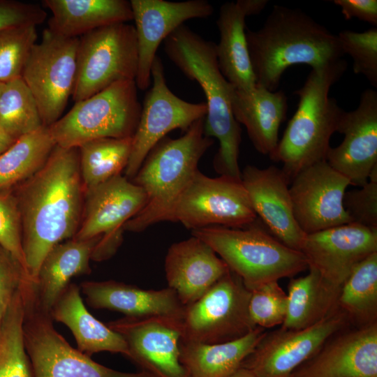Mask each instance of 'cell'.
Wrapping results in <instances>:
<instances>
[{
	"label": "cell",
	"mask_w": 377,
	"mask_h": 377,
	"mask_svg": "<svg viewBox=\"0 0 377 377\" xmlns=\"http://www.w3.org/2000/svg\"><path fill=\"white\" fill-rule=\"evenodd\" d=\"M278 281L268 282L251 291L249 313L256 327L268 330L281 325L286 318L287 293Z\"/></svg>",
	"instance_id": "39"
},
{
	"label": "cell",
	"mask_w": 377,
	"mask_h": 377,
	"mask_svg": "<svg viewBox=\"0 0 377 377\" xmlns=\"http://www.w3.org/2000/svg\"><path fill=\"white\" fill-rule=\"evenodd\" d=\"M267 330L257 327L237 340L214 344L182 339L180 360L187 377H227L241 366Z\"/></svg>",
	"instance_id": "30"
},
{
	"label": "cell",
	"mask_w": 377,
	"mask_h": 377,
	"mask_svg": "<svg viewBox=\"0 0 377 377\" xmlns=\"http://www.w3.org/2000/svg\"><path fill=\"white\" fill-rule=\"evenodd\" d=\"M300 251L308 269L341 288L360 262L377 252V229L350 222L306 234Z\"/></svg>",
	"instance_id": "18"
},
{
	"label": "cell",
	"mask_w": 377,
	"mask_h": 377,
	"mask_svg": "<svg viewBox=\"0 0 377 377\" xmlns=\"http://www.w3.org/2000/svg\"><path fill=\"white\" fill-rule=\"evenodd\" d=\"M51 318L66 325L72 332L80 352L85 355L108 351L128 355L124 338L95 318L86 309L80 286L70 283L50 312Z\"/></svg>",
	"instance_id": "29"
},
{
	"label": "cell",
	"mask_w": 377,
	"mask_h": 377,
	"mask_svg": "<svg viewBox=\"0 0 377 377\" xmlns=\"http://www.w3.org/2000/svg\"><path fill=\"white\" fill-rule=\"evenodd\" d=\"M241 179L254 212L268 232L287 246L300 251L306 234L295 219L290 181L282 169L248 165L242 172Z\"/></svg>",
	"instance_id": "22"
},
{
	"label": "cell",
	"mask_w": 377,
	"mask_h": 377,
	"mask_svg": "<svg viewBox=\"0 0 377 377\" xmlns=\"http://www.w3.org/2000/svg\"><path fill=\"white\" fill-rule=\"evenodd\" d=\"M13 191L20 213L27 272L34 283L50 250L74 238L80 226L84 189L78 147L56 145L44 165Z\"/></svg>",
	"instance_id": "1"
},
{
	"label": "cell",
	"mask_w": 377,
	"mask_h": 377,
	"mask_svg": "<svg viewBox=\"0 0 377 377\" xmlns=\"http://www.w3.org/2000/svg\"><path fill=\"white\" fill-rule=\"evenodd\" d=\"M42 3L52 13L47 28L68 38L133 20L131 2L126 0H44Z\"/></svg>",
	"instance_id": "28"
},
{
	"label": "cell",
	"mask_w": 377,
	"mask_h": 377,
	"mask_svg": "<svg viewBox=\"0 0 377 377\" xmlns=\"http://www.w3.org/2000/svg\"><path fill=\"white\" fill-rule=\"evenodd\" d=\"M15 140V139L0 132V154L8 149Z\"/></svg>",
	"instance_id": "46"
},
{
	"label": "cell",
	"mask_w": 377,
	"mask_h": 377,
	"mask_svg": "<svg viewBox=\"0 0 377 377\" xmlns=\"http://www.w3.org/2000/svg\"><path fill=\"white\" fill-rule=\"evenodd\" d=\"M290 278L288 287L286 318L280 327L299 330L320 322L337 309L341 288L325 281L318 272Z\"/></svg>",
	"instance_id": "31"
},
{
	"label": "cell",
	"mask_w": 377,
	"mask_h": 377,
	"mask_svg": "<svg viewBox=\"0 0 377 377\" xmlns=\"http://www.w3.org/2000/svg\"><path fill=\"white\" fill-rule=\"evenodd\" d=\"M132 137L104 138L78 147L80 170L84 192L120 175L128 165Z\"/></svg>",
	"instance_id": "35"
},
{
	"label": "cell",
	"mask_w": 377,
	"mask_h": 377,
	"mask_svg": "<svg viewBox=\"0 0 377 377\" xmlns=\"http://www.w3.org/2000/svg\"><path fill=\"white\" fill-rule=\"evenodd\" d=\"M130 2L138 50L135 82L138 89L145 90L151 82V67L160 44L185 21L211 16L214 7L206 0H131Z\"/></svg>",
	"instance_id": "19"
},
{
	"label": "cell",
	"mask_w": 377,
	"mask_h": 377,
	"mask_svg": "<svg viewBox=\"0 0 377 377\" xmlns=\"http://www.w3.org/2000/svg\"><path fill=\"white\" fill-rule=\"evenodd\" d=\"M52 320L38 306L32 290L28 297L23 333L33 377H155L144 371L126 373L98 364L73 348L54 329Z\"/></svg>",
	"instance_id": "11"
},
{
	"label": "cell",
	"mask_w": 377,
	"mask_h": 377,
	"mask_svg": "<svg viewBox=\"0 0 377 377\" xmlns=\"http://www.w3.org/2000/svg\"><path fill=\"white\" fill-rule=\"evenodd\" d=\"M333 3L341 8L346 20L357 18L377 26L376 0H334Z\"/></svg>",
	"instance_id": "44"
},
{
	"label": "cell",
	"mask_w": 377,
	"mask_h": 377,
	"mask_svg": "<svg viewBox=\"0 0 377 377\" xmlns=\"http://www.w3.org/2000/svg\"><path fill=\"white\" fill-rule=\"evenodd\" d=\"M343 204L351 223L377 229V167L360 188L346 192Z\"/></svg>",
	"instance_id": "41"
},
{
	"label": "cell",
	"mask_w": 377,
	"mask_h": 377,
	"mask_svg": "<svg viewBox=\"0 0 377 377\" xmlns=\"http://www.w3.org/2000/svg\"><path fill=\"white\" fill-rule=\"evenodd\" d=\"M347 66L342 58L313 68L304 85L294 92L299 97L297 110L270 157L283 164L281 169L290 182L302 170L326 161L331 137L345 112L329 92Z\"/></svg>",
	"instance_id": "4"
},
{
	"label": "cell",
	"mask_w": 377,
	"mask_h": 377,
	"mask_svg": "<svg viewBox=\"0 0 377 377\" xmlns=\"http://www.w3.org/2000/svg\"><path fill=\"white\" fill-rule=\"evenodd\" d=\"M28 280L20 265L0 246V327L15 295Z\"/></svg>",
	"instance_id": "42"
},
{
	"label": "cell",
	"mask_w": 377,
	"mask_h": 377,
	"mask_svg": "<svg viewBox=\"0 0 377 377\" xmlns=\"http://www.w3.org/2000/svg\"><path fill=\"white\" fill-rule=\"evenodd\" d=\"M135 80L119 82L82 101L49 126L56 145L79 147L89 141L133 137L142 105Z\"/></svg>",
	"instance_id": "7"
},
{
	"label": "cell",
	"mask_w": 377,
	"mask_h": 377,
	"mask_svg": "<svg viewBox=\"0 0 377 377\" xmlns=\"http://www.w3.org/2000/svg\"><path fill=\"white\" fill-rule=\"evenodd\" d=\"M31 288L26 281L17 291L0 327V377H33L23 333Z\"/></svg>",
	"instance_id": "34"
},
{
	"label": "cell",
	"mask_w": 377,
	"mask_h": 377,
	"mask_svg": "<svg viewBox=\"0 0 377 377\" xmlns=\"http://www.w3.org/2000/svg\"><path fill=\"white\" fill-rule=\"evenodd\" d=\"M101 237L71 239L53 246L44 258L34 283L36 302L48 313L72 277L89 274V260Z\"/></svg>",
	"instance_id": "26"
},
{
	"label": "cell",
	"mask_w": 377,
	"mask_h": 377,
	"mask_svg": "<svg viewBox=\"0 0 377 377\" xmlns=\"http://www.w3.org/2000/svg\"><path fill=\"white\" fill-rule=\"evenodd\" d=\"M257 219L242 179L209 177L199 170L178 199L172 221L188 229L244 228Z\"/></svg>",
	"instance_id": "12"
},
{
	"label": "cell",
	"mask_w": 377,
	"mask_h": 377,
	"mask_svg": "<svg viewBox=\"0 0 377 377\" xmlns=\"http://www.w3.org/2000/svg\"><path fill=\"white\" fill-rule=\"evenodd\" d=\"M138 50L133 25L118 23L79 38L77 77L72 95L77 102L119 82L135 80Z\"/></svg>",
	"instance_id": "8"
},
{
	"label": "cell",
	"mask_w": 377,
	"mask_h": 377,
	"mask_svg": "<svg viewBox=\"0 0 377 377\" xmlns=\"http://www.w3.org/2000/svg\"><path fill=\"white\" fill-rule=\"evenodd\" d=\"M0 246L20 265L27 274L22 247L20 213L13 191L0 192Z\"/></svg>",
	"instance_id": "40"
},
{
	"label": "cell",
	"mask_w": 377,
	"mask_h": 377,
	"mask_svg": "<svg viewBox=\"0 0 377 377\" xmlns=\"http://www.w3.org/2000/svg\"><path fill=\"white\" fill-rule=\"evenodd\" d=\"M227 377H258L249 369L240 367L238 369Z\"/></svg>",
	"instance_id": "47"
},
{
	"label": "cell",
	"mask_w": 377,
	"mask_h": 377,
	"mask_svg": "<svg viewBox=\"0 0 377 377\" xmlns=\"http://www.w3.org/2000/svg\"><path fill=\"white\" fill-rule=\"evenodd\" d=\"M3 85H4V84L0 83V94H1V91L3 89Z\"/></svg>",
	"instance_id": "48"
},
{
	"label": "cell",
	"mask_w": 377,
	"mask_h": 377,
	"mask_svg": "<svg viewBox=\"0 0 377 377\" xmlns=\"http://www.w3.org/2000/svg\"><path fill=\"white\" fill-rule=\"evenodd\" d=\"M349 326L347 315L339 309L304 329L267 331L241 367L258 377H290L330 337Z\"/></svg>",
	"instance_id": "15"
},
{
	"label": "cell",
	"mask_w": 377,
	"mask_h": 377,
	"mask_svg": "<svg viewBox=\"0 0 377 377\" xmlns=\"http://www.w3.org/2000/svg\"><path fill=\"white\" fill-rule=\"evenodd\" d=\"M192 235L206 242L250 291L308 269L300 251L253 224L244 228L209 226L193 230Z\"/></svg>",
	"instance_id": "6"
},
{
	"label": "cell",
	"mask_w": 377,
	"mask_h": 377,
	"mask_svg": "<svg viewBox=\"0 0 377 377\" xmlns=\"http://www.w3.org/2000/svg\"><path fill=\"white\" fill-rule=\"evenodd\" d=\"M338 305L354 327L377 323V252L353 269L341 287Z\"/></svg>",
	"instance_id": "33"
},
{
	"label": "cell",
	"mask_w": 377,
	"mask_h": 377,
	"mask_svg": "<svg viewBox=\"0 0 377 377\" xmlns=\"http://www.w3.org/2000/svg\"><path fill=\"white\" fill-rule=\"evenodd\" d=\"M37 38L34 25L0 30V83L22 77L24 64Z\"/></svg>",
	"instance_id": "37"
},
{
	"label": "cell",
	"mask_w": 377,
	"mask_h": 377,
	"mask_svg": "<svg viewBox=\"0 0 377 377\" xmlns=\"http://www.w3.org/2000/svg\"><path fill=\"white\" fill-rule=\"evenodd\" d=\"M251 291L229 270L198 300L184 307L182 339L214 344L240 339L256 327L249 313Z\"/></svg>",
	"instance_id": "9"
},
{
	"label": "cell",
	"mask_w": 377,
	"mask_h": 377,
	"mask_svg": "<svg viewBox=\"0 0 377 377\" xmlns=\"http://www.w3.org/2000/svg\"><path fill=\"white\" fill-rule=\"evenodd\" d=\"M256 84L275 91L294 65L313 68L343 57L337 35L298 8L274 6L263 26L246 29Z\"/></svg>",
	"instance_id": "2"
},
{
	"label": "cell",
	"mask_w": 377,
	"mask_h": 377,
	"mask_svg": "<svg viewBox=\"0 0 377 377\" xmlns=\"http://www.w3.org/2000/svg\"><path fill=\"white\" fill-rule=\"evenodd\" d=\"M204 119L176 139L164 138L149 152L133 179L146 193L147 202L124 230L141 232L162 221H172L175 206L198 170V165L214 140L204 133Z\"/></svg>",
	"instance_id": "5"
},
{
	"label": "cell",
	"mask_w": 377,
	"mask_h": 377,
	"mask_svg": "<svg viewBox=\"0 0 377 377\" xmlns=\"http://www.w3.org/2000/svg\"><path fill=\"white\" fill-rule=\"evenodd\" d=\"M248 13L242 0L223 3L216 24L220 40L216 44L219 69L227 81L239 91H249L256 85L246 36Z\"/></svg>",
	"instance_id": "27"
},
{
	"label": "cell",
	"mask_w": 377,
	"mask_h": 377,
	"mask_svg": "<svg viewBox=\"0 0 377 377\" xmlns=\"http://www.w3.org/2000/svg\"><path fill=\"white\" fill-rule=\"evenodd\" d=\"M144 190L121 174L84 192L80 226L74 239L101 237L91 259L102 260L116 251L125 223L145 207Z\"/></svg>",
	"instance_id": "13"
},
{
	"label": "cell",
	"mask_w": 377,
	"mask_h": 377,
	"mask_svg": "<svg viewBox=\"0 0 377 377\" xmlns=\"http://www.w3.org/2000/svg\"><path fill=\"white\" fill-rule=\"evenodd\" d=\"M330 337L290 377H377V323Z\"/></svg>",
	"instance_id": "21"
},
{
	"label": "cell",
	"mask_w": 377,
	"mask_h": 377,
	"mask_svg": "<svg viewBox=\"0 0 377 377\" xmlns=\"http://www.w3.org/2000/svg\"><path fill=\"white\" fill-rule=\"evenodd\" d=\"M55 146L46 126L16 139L0 154V192L13 191L36 173Z\"/></svg>",
	"instance_id": "32"
},
{
	"label": "cell",
	"mask_w": 377,
	"mask_h": 377,
	"mask_svg": "<svg viewBox=\"0 0 377 377\" xmlns=\"http://www.w3.org/2000/svg\"><path fill=\"white\" fill-rule=\"evenodd\" d=\"M231 104L236 121L246 127L256 149L271 157L279 141L280 126L286 117L285 93L269 91L258 84L249 91L233 89Z\"/></svg>",
	"instance_id": "25"
},
{
	"label": "cell",
	"mask_w": 377,
	"mask_h": 377,
	"mask_svg": "<svg viewBox=\"0 0 377 377\" xmlns=\"http://www.w3.org/2000/svg\"><path fill=\"white\" fill-rule=\"evenodd\" d=\"M349 180L326 161L297 173L289 191L295 219L305 234L350 223L343 204Z\"/></svg>",
	"instance_id": "16"
},
{
	"label": "cell",
	"mask_w": 377,
	"mask_h": 377,
	"mask_svg": "<svg viewBox=\"0 0 377 377\" xmlns=\"http://www.w3.org/2000/svg\"><path fill=\"white\" fill-rule=\"evenodd\" d=\"M337 132L342 142L329 149L326 161L346 177L350 185L362 186L377 167V91L364 90L356 109L344 112Z\"/></svg>",
	"instance_id": "20"
},
{
	"label": "cell",
	"mask_w": 377,
	"mask_h": 377,
	"mask_svg": "<svg viewBox=\"0 0 377 377\" xmlns=\"http://www.w3.org/2000/svg\"><path fill=\"white\" fill-rule=\"evenodd\" d=\"M163 42L170 60L188 78L197 82L205 95L204 133L219 142L214 158L215 170L221 175L241 179L238 159L242 129L232 110L234 87L219 69L216 44L205 40L184 24Z\"/></svg>",
	"instance_id": "3"
},
{
	"label": "cell",
	"mask_w": 377,
	"mask_h": 377,
	"mask_svg": "<svg viewBox=\"0 0 377 377\" xmlns=\"http://www.w3.org/2000/svg\"><path fill=\"white\" fill-rule=\"evenodd\" d=\"M182 318L126 317L108 323L128 347L127 357L155 377H187L180 360Z\"/></svg>",
	"instance_id": "17"
},
{
	"label": "cell",
	"mask_w": 377,
	"mask_h": 377,
	"mask_svg": "<svg viewBox=\"0 0 377 377\" xmlns=\"http://www.w3.org/2000/svg\"><path fill=\"white\" fill-rule=\"evenodd\" d=\"M343 54L353 61V71L364 75L370 84L377 87V28L357 32L341 31L337 35Z\"/></svg>",
	"instance_id": "38"
},
{
	"label": "cell",
	"mask_w": 377,
	"mask_h": 377,
	"mask_svg": "<svg viewBox=\"0 0 377 377\" xmlns=\"http://www.w3.org/2000/svg\"><path fill=\"white\" fill-rule=\"evenodd\" d=\"M47 17V13L38 4L0 1V30L22 25L38 26Z\"/></svg>",
	"instance_id": "43"
},
{
	"label": "cell",
	"mask_w": 377,
	"mask_h": 377,
	"mask_svg": "<svg viewBox=\"0 0 377 377\" xmlns=\"http://www.w3.org/2000/svg\"><path fill=\"white\" fill-rule=\"evenodd\" d=\"M229 270L206 242L193 235L172 244L165 259L168 288L184 306L198 300Z\"/></svg>",
	"instance_id": "23"
},
{
	"label": "cell",
	"mask_w": 377,
	"mask_h": 377,
	"mask_svg": "<svg viewBox=\"0 0 377 377\" xmlns=\"http://www.w3.org/2000/svg\"><path fill=\"white\" fill-rule=\"evenodd\" d=\"M152 86L147 92L135 131L125 177L133 179L151 149L170 131L184 132L207 114L205 102L191 103L168 87L162 60L155 57L151 67Z\"/></svg>",
	"instance_id": "14"
},
{
	"label": "cell",
	"mask_w": 377,
	"mask_h": 377,
	"mask_svg": "<svg viewBox=\"0 0 377 377\" xmlns=\"http://www.w3.org/2000/svg\"><path fill=\"white\" fill-rule=\"evenodd\" d=\"M80 291L95 309L122 313L128 318L169 316L182 318L184 306L170 288L145 290L115 281H84Z\"/></svg>",
	"instance_id": "24"
},
{
	"label": "cell",
	"mask_w": 377,
	"mask_h": 377,
	"mask_svg": "<svg viewBox=\"0 0 377 377\" xmlns=\"http://www.w3.org/2000/svg\"><path fill=\"white\" fill-rule=\"evenodd\" d=\"M249 16L259 14L267 6L266 0H242Z\"/></svg>",
	"instance_id": "45"
},
{
	"label": "cell",
	"mask_w": 377,
	"mask_h": 377,
	"mask_svg": "<svg viewBox=\"0 0 377 377\" xmlns=\"http://www.w3.org/2000/svg\"><path fill=\"white\" fill-rule=\"evenodd\" d=\"M43 126L36 101L22 77L4 84L0 94V132L16 140Z\"/></svg>",
	"instance_id": "36"
},
{
	"label": "cell",
	"mask_w": 377,
	"mask_h": 377,
	"mask_svg": "<svg viewBox=\"0 0 377 377\" xmlns=\"http://www.w3.org/2000/svg\"><path fill=\"white\" fill-rule=\"evenodd\" d=\"M79 38H68L48 28L33 46L22 79L33 94L44 126L62 115L72 97L77 77Z\"/></svg>",
	"instance_id": "10"
}]
</instances>
